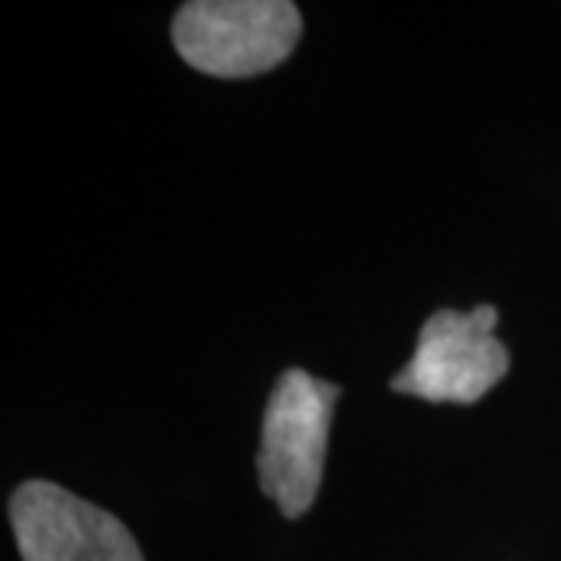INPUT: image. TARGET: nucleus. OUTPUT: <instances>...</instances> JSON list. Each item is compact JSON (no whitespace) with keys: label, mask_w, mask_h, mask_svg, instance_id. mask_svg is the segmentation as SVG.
Returning <instances> with one entry per match:
<instances>
[{"label":"nucleus","mask_w":561,"mask_h":561,"mask_svg":"<svg viewBox=\"0 0 561 561\" xmlns=\"http://www.w3.org/2000/svg\"><path fill=\"white\" fill-rule=\"evenodd\" d=\"M341 387L302 368H287L262 419L260 486L284 518H300L319 500L328 434Z\"/></svg>","instance_id":"1"},{"label":"nucleus","mask_w":561,"mask_h":561,"mask_svg":"<svg viewBox=\"0 0 561 561\" xmlns=\"http://www.w3.org/2000/svg\"><path fill=\"white\" fill-rule=\"evenodd\" d=\"M496 321L493 306L434 312L421 328L412 359L393 375L390 387L427 402H478L508 371V350L493 334Z\"/></svg>","instance_id":"3"},{"label":"nucleus","mask_w":561,"mask_h":561,"mask_svg":"<svg viewBox=\"0 0 561 561\" xmlns=\"http://www.w3.org/2000/svg\"><path fill=\"white\" fill-rule=\"evenodd\" d=\"M22 561H144L131 530L110 512L50 481H25L10 496Z\"/></svg>","instance_id":"4"},{"label":"nucleus","mask_w":561,"mask_h":561,"mask_svg":"<svg viewBox=\"0 0 561 561\" xmlns=\"http://www.w3.org/2000/svg\"><path fill=\"white\" fill-rule=\"evenodd\" d=\"M300 32V10L290 0H191L172 22L181 60L216 79L275 69L294 54Z\"/></svg>","instance_id":"2"}]
</instances>
